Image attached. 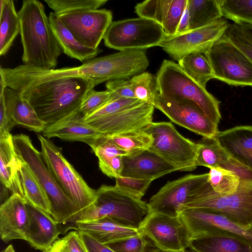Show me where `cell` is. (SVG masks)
<instances>
[{
    "label": "cell",
    "instance_id": "1",
    "mask_svg": "<svg viewBox=\"0 0 252 252\" xmlns=\"http://www.w3.org/2000/svg\"><path fill=\"white\" fill-rule=\"evenodd\" d=\"M0 76L7 87L31 104L47 126L78 111L88 92L96 86L83 77L37 78L8 67H0Z\"/></svg>",
    "mask_w": 252,
    "mask_h": 252
},
{
    "label": "cell",
    "instance_id": "2",
    "mask_svg": "<svg viewBox=\"0 0 252 252\" xmlns=\"http://www.w3.org/2000/svg\"><path fill=\"white\" fill-rule=\"evenodd\" d=\"M18 13L23 64L43 69H54L62 50L44 5L37 0H24Z\"/></svg>",
    "mask_w": 252,
    "mask_h": 252
},
{
    "label": "cell",
    "instance_id": "3",
    "mask_svg": "<svg viewBox=\"0 0 252 252\" xmlns=\"http://www.w3.org/2000/svg\"><path fill=\"white\" fill-rule=\"evenodd\" d=\"M12 68L18 73L37 78L83 77L96 86L105 82L131 78L135 74L136 63L130 51H123L93 59L76 67L43 69L23 64Z\"/></svg>",
    "mask_w": 252,
    "mask_h": 252
},
{
    "label": "cell",
    "instance_id": "4",
    "mask_svg": "<svg viewBox=\"0 0 252 252\" xmlns=\"http://www.w3.org/2000/svg\"><path fill=\"white\" fill-rule=\"evenodd\" d=\"M13 140L18 156L28 166L45 192L51 205V216L60 224L74 225L81 211L59 185L41 152L26 134L14 135Z\"/></svg>",
    "mask_w": 252,
    "mask_h": 252
},
{
    "label": "cell",
    "instance_id": "5",
    "mask_svg": "<svg viewBox=\"0 0 252 252\" xmlns=\"http://www.w3.org/2000/svg\"><path fill=\"white\" fill-rule=\"evenodd\" d=\"M96 200L75 220L86 222L108 217L126 226L137 228L149 212L148 203L116 186L102 185Z\"/></svg>",
    "mask_w": 252,
    "mask_h": 252
},
{
    "label": "cell",
    "instance_id": "6",
    "mask_svg": "<svg viewBox=\"0 0 252 252\" xmlns=\"http://www.w3.org/2000/svg\"><path fill=\"white\" fill-rule=\"evenodd\" d=\"M156 76L160 95L194 102L218 126L221 118L220 101L206 88L189 77L178 63L164 60Z\"/></svg>",
    "mask_w": 252,
    "mask_h": 252
},
{
    "label": "cell",
    "instance_id": "7",
    "mask_svg": "<svg viewBox=\"0 0 252 252\" xmlns=\"http://www.w3.org/2000/svg\"><path fill=\"white\" fill-rule=\"evenodd\" d=\"M37 137L43 159L61 189L80 213L89 209L96 200V190L89 186L64 158L61 148L41 134H38Z\"/></svg>",
    "mask_w": 252,
    "mask_h": 252
},
{
    "label": "cell",
    "instance_id": "8",
    "mask_svg": "<svg viewBox=\"0 0 252 252\" xmlns=\"http://www.w3.org/2000/svg\"><path fill=\"white\" fill-rule=\"evenodd\" d=\"M208 173L188 175L167 182L149 203L148 213L178 217L185 205L213 191Z\"/></svg>",
    "mask_w": 252,
    "mask_h": 252
},
{
    "label": "cell",
    "instance_id": "9",
    "mask_svg": "<svg viewBox=\"0 0 252 252\" xmlns=\"http://www.w3.org/2000/svg\"><path fill=\"white\" fill-rule=\"evenodd\" d=\"M143 130L153 139L149 150L177 171H191L196 168L198 143L182 136L171 122H152Z\"/></svg>",
    "mask_w": 252,
    "mask_h": 252
},
{
    "label": "cell",
    "instance_id": "10",
    "mask_svg": "<svg viewBox=\"0 0 252 252\" xmlns=\"http://www.w3.org/2000/svg\"><path fill=\"white\" fill-rule=\"evenodd\" d=\"M165 33L156 22L139 17L112 21L104 35V44L119 51L159 46Z\"/></svg>",
    "mask_w": 252,
    "mask_h": 252
},
{
    "label": "cell",
    "instance_id": "11",
    "mask_svg": "<svg viewBox=\"0 0 252 252\" xmlns=\"http://www.w3.org/2000/svg\"><path fill=\"white\" fill-rule=\"evenodd\" d=\"M214 78L233 86L252 87V63L224 35L206 52Z\"/></svg>",
    "mask_w": 252,
    "mask_h": 252
},
{
    "label": "cell",
    "instance_id": "12",
    "mask_svg": "<svg viewBox=\"0 0 252 252\" xmlns=\"http://www.w3.org/2000/svg\"><path fill=\"white\" fill-rule=\"evenodd\" d=\"M201 209L227 217L239 225L252 227V184L240 181L237 190L220 195L214 191L187 204V209Z\"/></svg>",
    "mask_w": 252,
    "mask_h": 252
},
{
    "label": "cell",
    "instance_id": "13",
    "mask_svg": "<svg viewBox=\"0 0 252 252\" xmlns=\"http://www.w3.org/2000/svg\"><path fill=\"white\" fill-rule=\"evenodd\" d=\"M229 25L222 17L200 28L172 35L165 34L158 46L177 62L191 54H205L223 36Z\"/></svg>",
    "mask_w": 252,
    "mask_h": 252
},
{
    "label": "cell",
    "instance_id": "14",
    "mask_svg": "<svg viewBox=\"0 0 252 252\" xmlns=\"http://www.w3.org/2000/svg\"><path fill=\"white\" fill-rule=\"evenodd\" d=\"M138 230L159 250L184 252L189 248V233L180 216L148 213Z\"/></svg>",
    "mask_w": 252,
    "mask_h": 252
},
{
    "label": "cell",
    "instance_id": "15",
    "mask_svg": "<svg viewBox=\"0 0 252 252\" xmlns=\"http://www.w3.org/2000/svg\"><path fill=\"white\" fill-rule=\"evenodd\" d=\"M190 240L208 235H228L252 245V227H242L221 214L201 209H187L179 215Z\"/></svg>",
    "mask_w": 252,
    "mask_h": 252
},
{
    "label": "cell",
    "instance_id": "16",
    "mask_svg": "<svg viewBox=\"0 0 252 252\" xmlns=\"http://www.w3.org/2000/svg\"><path fill=\"white\" fill-rule=\"evenodd\" d=\"M154 106L173 123L204 138H214L219 131L218 126L197 105L190 101L165 97L158 94Z\"/></svg>",
    "mask_w": 252,
    "mask_h": 252
},
{
    "label": "cell",
    "instance_id": "17",
    "mask_svg": "<svg viewBox=\"0 0 252 252\" xmlns=\"http://www.w3.org/2000/svg\"><path fill=\"white\" fill-rule=\"evenodd\" d=\"M58 16L79 42L94 49L98 48L113 18L111 11L106 9L81 10Z\"/></svg>",
    "mask_w": 252,
    "mask_h": 252
},
{
    "label": "cell",
    "instance_id": "18",
    "mask_svg": "<svg viewBox=\"0 0 252 252\" xmlns=\"http://www.w3.org/2000/svg\"><path fill=\"white\" fill-rule=\"evenodd\" d=\"M153 105L143 102L135 107L100 118L87 123L105 136H111L144 129L153 120Z\"/></svg>",
    "mask_w": 252,
    "mask_h": 252
},
{
    "label": "cell",
    "instance_id": "19",
    "mask_svg": "<svg viewBox=\"0 0 252 252\" xmlns=\"http://www.w3.org/2000/svg\"><path fill=\"white\" fill-rule=\"evenodd\" d=\"M27 201L16 194H12L0 205V236L4 242L25 240L30 222Z\"/></svg>",
    "mask_w": 252,
    "mask_h": 252
},
{
    "label": "cell",
    "instance_id": "20",
    "mask_svg": "<svg viewBox=\"0 0 252 252\" xmlns=\"http://www.w3.org/2000/svg\"><path fill=\"white\" fill-rule=\"evenodd\" d=\"M123 168L121 176L153 181L176 169L149 149L128 153L122 157Z\"/></svg>",
    "mask_w": 252,
    "mask_h": 252
},
{
    "label": "cell",
    "instance_id": "21",
    "mask_svg": "<svg viewBox=\"0 0 252 252\" xmlns=\"http://www.w3.org/2000/svg\"><path fill=\"white\" fill-rule=\"evenodd\" d=\"M188 0H147L135 6L139 17L159 24L166 35H174L187 6Z\"/></svg>",
    "mask_w": 252,
    "mask_h": 252
},
{
    "label": "cell",
    "instance_id": "22",
    "mask_svg": "<svg viewBox=\"0 0 252 252\" xmlns=\"http://www.w3.org/2000/svg\"><path fill=\"white\" fill-rule=\"evenodd\" d=\"M79 110L61 120L47 126L42 135L47 138L58 137L70 141L85 143L92 148L104 137L95 127L84 122Z\"/></svg>",
    "mask_w": 252,
    "mask_h": 252
},
{
    "label": "cell",
    "instance_id": "23",
    "mask_svg": "<svg viewBox=\"0 0 252 252\" xmlns=\"http://www.w3.org/2000/svg\"><path fill=\"white\" fill-rule=\"evenodd\" d=\"M30 222L25 240L32 247L44 252L57 241L62 227L49 214L27 202Z\"/></svg>",
    "mask_w": 252,
    "mask_h": 252
},
{
    "label": "cell",
    "instance_id": "24",
    "mask_svg": "<svg viewBox=\"0 0 252 252\" xmlns=\"http://www.w3.org/2000/svg\"><path fill=\"white\" fill-rule=\"evenodd\" d=\"M215 138L231 158L252 170V126L219 131Z\"/></svg>",
    "mask_w": 252,
    "mask_h": 252
},
{
    "label": "cell",
    "instance_id": "25",
    "mask_svg": "<svg viewBox=\"0 0 252 252\" xmlns=\"http://www.w3.org/2000/svg\"><path fill=\"white\" fill-rule=\"evenodd\" d=\"M22 161L16 152L13 136L10 132L0 133V179L12 194L25 198L20 176Z\"/></svg>",
    "mask_w": 252,
    "mask_h": 252
},
{
    "label": "cell",
    "instance_id": "26",
    "mask_svg": "<svg viewBox=\"0 0 252 252\" xmlns=\"http://www.w3.org/2000/svg\"><path fill=\"white\" fill-rule=\"evenodd\" d=\"M0 93L3 94L7 114L15 125L21 126L36 132H43L46 124L17 92L6 87L0 90Z\"/></svg>",
    "mask_w": 252,
    "mask_h": 252
},
{
    "label": "cell",
    "instance_id": "27",
    "mask_svg": "<svg viewBox=\"0 0 252 252\" xmlns=\"http://www.w3.org/2000/svg\"><path fill=\"white\" fill-rule=\"evenodd\" d=\"M72 228L89 234L105 245L139 233L137 228L125 226L108 217L90 221L77 222Z\"/></svg>",
    "mask_w": 252,
    "mask_h": 252
},
{
    "label": "cell",
    "instance_id": "28",
    "mask_svg": "<svg viewBox=\"0 0 252 252\" xmlns=\"http://www.w3.org/2000/svg\"><path fill=\"white\" fill-rule=\"evenodd\" d=\"M48 17L54 34L65 54L83 62L94 59L102 52L99 48H90L79 42L54 12H50Z\"/></svg>",
    "mask_w": 252,
    "mask_h": 252
},
{
    "label": "cell",
    "instance_id": "29",
    "mask_svg": "<svg viewBox=\"0 0 252 252\" xmlns=\"http://www.w3.org/2000/svg\"><path fill=\"white\" fill-rule=\"evenodd\" d=\"M192 252H252V245L241 239L223 235H208L190 240Z\"/></svg>",
    "mask_w": 252,
    "mask_h": 252
},
{
    "label": "cell",
    "instance_id": "30",
    "mask_svg": "<svg viewBox=\"0 0 252 252\" xmlns=\"http://www.w3.org/2000/svg\"><path fill=\"white\" fill-rule=\"evenodd\" d=\"M0 55H5L20 32V19L12 0H0Z\"/></svg>",
    "mask_w": 252,
    "mask_h": 252
},
{
    "label": "cell",
    "instance_id": "31",
    "mask_svg": "<svg viewBox=\"0 0 252 252\" xmlns=\"http://www.w3.org/2000/svg\"><path fill=\"white\" fill-rule=\"evenodd\" d=\"M189 31L207 26L223 17L218 0H188Z\"/></svg>",
    "mask_w": 252,
    "mask_h": 252
},
{
    "label": "cell",
    "instance_id": "32",
    "mask_svg": "<svg viewBox=\"0 0 252 252\" xmlns=\"http://www.w3.org/2000/svg\"><path fill=\"white\" fill-rule=\"evenodd\" d=\"M19 173L26 200L51 215V205L45 192L31 170L23 161Z\"/></svg>",
    "mask_w": 252,
    "mask_h": 252
},
{
    "label": "cell",
    "instance_id": "33",
    "mask_svg": "<svg viewBox=\"0 0 252 252\" xmlns=\"http://www.w3.org/2000/svg\"><path fill=\"white\" fill-rule=\"evenodd\" d=\"M178 62L189 77L205 88L207 82L214 78L212 67L205 54H191L185 56Z\"/></svg>",
    "mask_w": 252,
    "mask_h": 252
},
{
    "label": "cell",
    "instance_id": "34",
    "mask_svg": "<svg viewBox=\"0 0 252 252\" xmlns=\"http://www.w3.org/2000/svg\"><path fill=\"white\" fill-rule=\"evenodd\" d=\"M198 143L196 166L213 168L227 162L230 157L215 138H204Z\"/></svg>",
    "mask_w": 252,
    "mask_h": 252
},
{
    "label": "cell",
    "instance_id": "35",
    "mask_svg": "<svg viewBox=\"0 0 252 252\" xmlns=\"http://www.w3.org/2000/svg\"><path fill=\"white\" fill-rule=\"evenodd\" d=\"M222 16L240 26L252 27V0H218Z\"/></svg>",
    "mask_w": 252,
    "mask_h": 252
},
{
    "label": "cell",
    "instance_id": "36",
    "mask_svg": "<svg viewBox=\"0 0 252 252\" xmlns=\"http://www.w3.org/2000/svg\"><path fill=\"white\" fill-rule=\"evenodd\" d=\"M136 98L154 105L158 94L156 76L143 72L129 79Z\"/></svg>",
    "mask_w": 252,
    "mask_h": 252
},
{
    "label": "cell",
    "instance_id": "37",
    "mask_svg": "<svg viewBox=\"0 0 252 252\" xmlns=\"http://www.w3.org/2000/svg\"><path fill=\"white\" fill-rule=\"evenodd\" d=\"M106 137L127 153L149 149L153 141L152 136L144 130Z\"/></svg>",
    "mask_w": 252,
    "mask_h": 252
},
{
    "label": "cell",
    "instance_id": "38",
    "mask_svg": "<svg viewBox=\"0 0 252 252\" xmlns=\"http://www.w3.org/2000/svg\"><path fill=\"white\" fill-rule=\"evenodd\" d=\"M209 181L213 189L220 195L235 192L239 187V178L231 171L221 167L210 169Z\"/></svg>",
    "mask_w": 252,
    "mask_h": 252
},
{
    "label": "cell",
    "instance_id": "39",
    "mask_svg": "<svg viewBox=\"0 0 252 252\" xmlns=\"http://www.w3.org/2000/svg\"><path fill=\"white\" fill-rule=\"evenodd\" d=\"M45 2L57 15L68 12L97 9L107 0H44Z\"/></svg>",
    "mask_w": 252,
    "mask_h": 252
},
{
    "label": "cell",
    "instance_id": "40",
    "mask_svg": "<svg viewBox=\"0 0 252 252\" xmlns=\"http://www.w3.org/2000/svg\"><path fill=\"white\" fill-rule=\"evenodd\" d=\"M106 245L115 252H155L158 250L148 238L140 233Z\"/></svg>",
    "mask_w": 252,
    "mask_h": 252
},
{
    "label": "cell",
    "instance_id": "41",
    "mask_svg": "<svg viewBox=\"0 0 252 252\" xmlns=\"http://www.w3.org/2000/svg\"><path fill=\"white\" fill-rule=\"evenodd\" d=\"M145 102L137 98H119L110 100L103 106L89 115L84 117L87 123L95 119L110 115L126 110Z\"/></svg>",
    "mask_w": 252,
    "mask_h": 252
},
{
    "label": "cell",
    "instance_id": "42",
    "mask_svg": "<svg viewBox=\"0 0 252 252\" xmlns=\"http://www.w3.org/2000/svg\"><path fill=\"white\" fill-rule=\"evenodd\" d=\"M112 94V93L107 90L103 91L91 90L83 100L79 112L84 117L89 115L109 102Z\"/></svg>",
    "mask_w": 252,
    "mask_h": 252
},
{
    "label": "cell",
    "instance_id": "43",
    "mask_svg": "<svg viewBox=\"0 0 252 252\" xmlns=\"http://www.w3.org/2000/svg\"><path fill=\"white\" fill-rule=\"evenodd\" d=\"M115 179V186L130 194L141 199L153 181L151 180L141 179L119 176Z\"/></svg>",
    "mask_w": 252,
    "mask_h": 252
},
{
    "label": "cell",
    "instance_id": "44",
    "mask_svg": "<svg viewBox=\"0 0 252 252\" xmlns=\"http://www.w3.org/2000/svg\"><path fill=\"white\" fill-rule=\"evenodd\" d=\"M91 148L98 159V164L107 162L115 157L124 156L128 154L106 136L101 138Z\"/></svg>",
    "mask_w": 252,
    "mask_h": 252
},
{
    "label": "cell",
    "instance_id": "45",
    "mask_svg": "<svg viewBox=\"0 0 252 252\" xmlns=\"http://www.w3.org/2000/svg\"><path fill=\"white\" fill-rule=\"evenodd\" d=\"M241 49L252 63V41L236 24H230L223 35Z\"/></svg>",
    "mask_w": 252,
    "mask_h": 252
},
{
    "label": "cell",
    "instance_id": "46",
    "mask_svg": "<svg viewBox=\"0 0 252 252\" xmlns=\"http://www.w3.org/2000/svg\"><path fill=\"white\" fill-rule=\"evenodd\" d=\"M106 90L112 93L111 100L119 98H136L129 80L117 79L108 81Z\"/></svg>",
    "mask_w": 252,
    "mask_h": 252
},
{
    "label": "cell",
    "instance_id": "47",
    "mask_svg": "<svg viewBox=\"0 0 252 252\" xmlns=\"http://www.w3.org/2000/svg\"><path fill=\"white\" fill-rule=\"evenodd\" d=\"M220 167L232 172L239 178L240 182L252 184V170L232 158Z\"/></svg>",
    "mask_w": 252,
    "mask_h": 252
},
{
    "label": "cell",
    "instance_id": "48",
    "mask_svg": "<svg viewBox=\"0 0 252 252\" xmlns=\"http://www.w3.org/2000/svg\"><path fill=\"white\" fill-rule=\"evenodd\" d=\"M123 156H116L104 163L98 164L103 174L110 178H117L121 176L123 168Z\"/></svg>",
    "mask_w": 252,
    "mask_h": 252
},
{
    "label": "cell",
    "instance_id": "49",
    "mask_svg": "<svg viewBox=\"0 0 252 252\" xmlns=\"http://www.w3.org/2000/svg\"><path fill=\"white\" fill-rule=\"evenodd\" d=\"M63 238L69 252H88L78 230L70 231Z\"/></svg>",
    "mask_w": 252,
    "mask_h": 252
},
{
    "label": "cell",
    "instance_id": "50",
    "mask_svg": "<svg viewBox=\"0 0 252 252\" xmlns=\"http://www.w3.org/2000/svg\"><path fill=\"white\" fill-rule=\"evenodd\" d=\"M78 231L88 252H115L108 246L101 243L89 234Z\"/></svg>",
    "mask_w": 252,
    "mask_h": 252
},
{
    "label": "cell",
    "instance_id": "51",
    "mask_svg": "<svg viewBox=\"0 0 252 252\" xmlns=\"http://www.w3.org/2000/svg\"><path fill=\"white\" fill-rule=\"evenodd\" d=\"M15 126L7 114L3 94L0 93V133L10 132Z\"/></svg>",
    "mask_w": 252,
    "mask_h": 252
},
{
    "label": "cell",
    "instance_id": "52",
    "mask_svg": "<svg viewBox=\"0 0 252 252\" xmlns=\"http://www.w3.org/2000/svg\"><path fill=\"white\" fill-rule=\"evenodd\" d=\"M189 14L186 6L182 18L179 22L177 32L176 34H180L189 31Z\"/></svg>",
    "mask_w": 252,
    "mask_h": 252
},
{
    "label": "cell",
    "instance_id": "53",
    "mask_svg": "<svg viewBox=\"0 0 252 252\" xmlns=\"http://www.w3.org/2000/svg\"><path fill=\"white\" fill-rule=\"evenodd\" d=\"M43 252H69L63 238H59L53 245Z\"/></svg>",
    "mask_w": 252,
    "mask_h": 252
},
{
    "label": "cell",
    "instance_id": "54",
    "mask_svg": "<svg viewBox=\"0 0 252 252\" xmlns=\"http://www.w3.org/2000/svg\"><path fill=\"white\" fill-rule=\"evenodd\" d=\"M245 35L252 41V26H240Z\"/></svg>",
    "mask_w": 252,
    "mask_h": 252
},
{
    "label": "cell",
    "instance_id": "55",
    "mask_svg": "<svg viewBox=\"0 0 252 252\" xmlns=\"http://www.w3.org/2000/svg\"><path fill=\"white\" fill-rule=\"evenodd\" d=\"M2 252H16L12 245H8Z\"/></svg>",
    "mask_w": 252,
    "mask_h": 252
},
{
    "label": "cell",
    "instance_id": "56",
    "mask_svg": "<svg viewBox=\"0 0 252 252\" xmlns=\"http://www.w3.org/2000/svg\"><path fill=\"white\" fill-rule=\"evenodd\" d=\"M155 252H175V251H165L157 250Z\"/></svg>",
    "mask_w": 252,
    "mask_h": 252
},
{
    "label": "cell",
    "instance_id": "57",
    "mask_svg": "<svg viewBox=\"0 0 252 252\" xmlns=\"http://www.w3.org/2000/svg\"><path fill=\"white\" fill-rule=\"evenodd\" d=\"M183 252H191V251L189 252V251H188L186 250Z\"/></svg>",
    "mask_w": 252,
    "mask_h": 252
}]
</instances>
